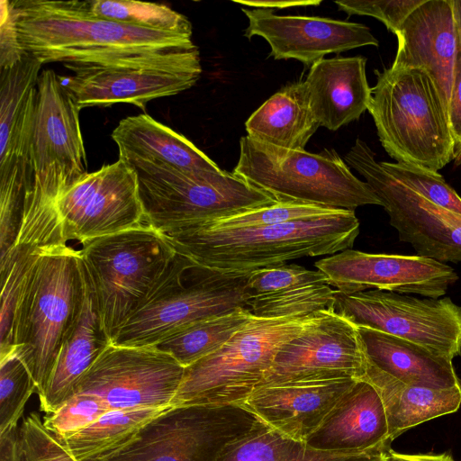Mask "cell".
<instances>
[{
    "mask_svg": "<svg viewBox=\"0 0 461 461\" xmlns=\"http://www.w3.org/2000/svg\"><path fill=\"white\" fill-rule=\"evenodd\" d=\"M85 289L80 250L67 243L42 247L20 286L12 348L31 373L38 395L43 393L63 339L79 313Z\"/></svg>",
    "mask_w": 461,
    "mask_h": 461,
    "instance_id": "3957f363",
    "label": "cell"
},
{
    "mask_svg": "<svg viewBox=\"0 0 461 461\" xmlns=\"http://www.w3.org/2000/svg\"><path fill=\"white\" fill-rule=\"evenodd\" d=\"M384 461H455L447 454H402L389 448Z\"/></svg>",
    "mask_w": 461,
    "mask_h": 461,
    "instance_id": "f6af8a7d",
    "label": "cell"
},
{
    "mask_svg": "<svg viewBox=\"0 0 461 461\" xmlns=\"http://www.w3.org/2000/svg\"><path fill=\"white\" fill-rule=\"evenodd\" d=\"M339 210L342 209L294 202H277L271 205L259 207L201 225L221 229L258 228L310 219L330 214Z\"/></svg>",
    "mask_w": 461,
    "mask_h": 461,
    "instance_id": "d590c367",
    "label": "cell"
},
{
    "mask_svg": "<svg viewBox=\"0 0 461 461\" xmlns=\"http://www.w3.org/2000/svg\"><path fill=\"white\" fill-rule=\"evenodd\" d=\"M334 309L358 328L413 342L452 360L461 354V306L449 297L419 298L381 290L346 294L336 290Z\"/></svg>",
    "mask_w": 461,
    "mask_h": 461,
    "instance_id": "5bb4252c",
    "label": "cell"
},
{
    "mask_svg": "<svg viewBox=\"0 0 461 461\" xmlns=\"http://www.w3.org/2000/svg\"><path fill=\"white\" fill-rule=\"evenodd\" d=\"M21 44L42 65H108L197 47L192 36L89 14L82 1H12Z\"/></svg>",
    "mask_w": 461,
    "mask_h": 461,
    "instance_id": "6da1fadb",
    "label": "cell"
},
{
    "mask_svg": "<svg viewBox=\"0 0 461 461\" xmlns=\"http://www.w3.org/2000/svg\"><path fill=\"white\" fill-rule=\"evenodd\" d=\"M112 410L99 396L77 393L54 412L47 414L43 424L59 440H62L98 420Z\"/></svg>",
    "mask_w": 461,
    "mask_h": 461,
    "instance_id": "74e56055",
    "label": "cell"
},
{
    "mask_svg": "<svg viewBox=\"0 0 461 461\" xmlns=\"http://www.w3.org/2000/svg\"><path fill=\"white\" fill-rule=\"evenodd\" d=\"M453 8L458 33V40L461 45V0H453Z\"/></svg>",
    "mask_w": 461,
    "mask_h": 461,
    "instance_id": "c3c4849f",
    "label": "cell"
},
{
    "mask_svg": "<svg viewBox=\"0 0 461 461\" xmlns=\"http://www.w3.org/2000/svg\"><path fill=\"white\" fill-rule=\"evenodd\" d=\"M315 267L346 294L374 289L440 298L458 279L450 266L429 258L352 249L318 260Z\"/></svg>",
    "mask_w": 461,
    "mask_h": 461,
    "instance_id": "d6986e66",
    "label": "cell"
},
{
    "mask_svg": "<svg viewBox=\"0 0 461 461\" xmlns=\"http://www.w3.org/2000/svg\"><path fill=\"white\" fill-rule=\"evenodd\" d=\"M239 4L259 9L289 8L307 5H319L321 1H235Z\"/></svg>",
    "mask_w": 461,
    "mask_h": 461,
    "instance_id": "7dc6e473",
    "label": "cell"
},
{
    "mask_svg": "<svg viewBox=\"0 0 461 461\" xmlns=\"http://www.w3.org/2000/svg\"><path fill=\"white\" fill-rule=\"evenodd\" d=\"M359 233L355 211L244 229L198 225L165 234L175 251L221 272H250L287 260L352 249Z\"/></svg>",
    "mask_w": 461,
    "mask_h": 461,
    "instance_id": "7a4b0ae2",
    "label": "cell"
},
{
    "mask_svg": "<svg viewBox=\"0 0 461 461\" xmlns=\"http://www.w3.org/2000/svg\"><path fill=\"white\" fill-rule=\"evenodd\" d=\"M19 434L23 461H77L36 412L23 420Z\"/></svg>",
    "mask_w": 461,
    "mask_h": 461,
    "instance_id": "ab89813d",
    "label": "cell"
},
{
    "mask_svg": "<svg viewBox=\"0 0 461 461\" xmlns=\"http://www.w3.org/2000/svg\"><path fill=\"white\" fill-rule=\"evenodd\" d=\"M248 136L278 148L304 150L320 127L312 111L304 81L288 84L247 120Z\"/></svg>",
    "mask_w": 461,
    "mask_h": 461,
    "instance_id": "f1b7e54d",
    "label": "cell"
},
{
    "mask_svg": "<svg viewBox=\"0 0 461 461\" xmlns=\"http://www.w3.org/2000/svg\"><path fill=\"white\" fill-rule=\"evenodd\" d=\"M146 223L167 234L278 201L232 172L132 168Z\"/></svg>",
    "mask_w": 461,
    "mask_h": 461,
    "instance_id": "ba28073f",
    "label": "cell"
},
{
    "mask_svg": "<svg viewBox=\"0 0 461 461\" xmlns=\"http://www.w3.org/2000/svg\"><path fill=\"white\" fill-rule=\"evenodd\" d=\"M424 0H340L339 10L348 15H367L381 21L386 28L398 32L403 22Z\"/></svg>",
    "mask_w": 461,
    "mask_h": 461,
    "instance_id": "60d3db41",
    "label": "cell"
},
{
    "mask_svg": "<svg viewBox=\"0 0 461 461\" xmlns=\"http://www.w3.org/2000/svg\"><path fill=\"white\" fill-rule=\"evenodd\" d=\"M171 406L110 410L87 427L59 441L77 461H94L123 447L148 422Z\"/></svg>",
    "mask_w": 461,
    "mask_h": 461,
    "instance_id": "f546056e",
    "label": "cell"
},
{
    "mask_svg": "<svg viewBox=\"0 0 461 461\" xmlns=\"http://www.w3.org/2000/svg\"><path fill=\"white\" fill-rule=\"evenodd\" d=\"M314 315H252L220 349L185 368L172 404L243 405L262 384L280 348Z\"/></svg>",
    "mask_w": 461,
    "mask_h": 461,
    "instance_id": "9c48e42d",
    "label": "cell"
},
{
    "mask_svg": "<svg viewBox=\"0 0 461 461\" xmlns=\"http://www.w3.org/2000/svg\"><path fill=\"white\" fill-rule=\"evenodd\" d=\"M360 379L370 383L381 397L391 441L412 427L456 412L461 405V386L433 389L407 384L367 360Z\"/></svg>",
    "mask_w": 461,
    "mask_h": 461,
    "instance_id": "83f0119b",
    "label": "cell"
},
{
    "mask_svg": "<svg viewBox=\"0 0 461 461\" xmlns=\"http://www.w3.org/2000/svg\"><path fill=\"white\" fill-rule=\"evenodd\" d=\"M447 117L453 140V160L456 165H461V45L459 40L453 85L447 105Z\"/></svg>",
    "mask_w": 461,
    "mask_h": 461,
    "instance_id": "7bdbcfd3",
    "label": "cell"
},
{
    "mask_svg": "<svg viewBox=\"0 0 461 461\" xmlns=\"http://www.w3.org/2000/svg\"><path fill=\"white\" fill-rule=\"evenodd\" d=\"M335 291L328 284L300 285L250 298L248 308L253 316L265 319L313 315L335 310Z\"/></svg>",
    "mask_w": 461,
    "mask_h": 461,
    "instance_id": "836d02e7",
    "label": "cell"
},
{
    "mask_svg": "<svg viewBox=\"0 0 461 461\" xmlns=\"http://www.w3.org/2000/svg\"><path fill=\"white\" fill-rule=\"evenodd\" d=\"M43 65L32 54L0 69V258L14 246L32 184L31 142Z\"/></svg>",
    "mask_w": 461,
    "mask_h": 461,
    "instance_id": "7c38bea8",
    "label": "cell"
},
{
    "mask_svg": "<svg viewBox=\"0 0 461 461\" xmlns=\"http://www.w3.org/2000/svg\"><path fill=\"white\" fill-rule=\"evenodd\" d=\"M251 316L249 308H239L195 322L155 347L171 355L185 368L220 349Z\"/></svg>",
    "mask_w": 461,
    "mask_h": 461,
    "instance_id": "4dcf8cb0",
    "label": "cell"
},
{
    "mask_svg": "<svg viewBox=\"0 0 461 461\" xmlns=\"http://www.w3.org/2000/svg\"><path fill=\"white\" fill-rule=\"evenodd\" d=\"M80 110L59 75L42 70L32 131V184L24 204L56 206L59 196L88 173Z\"/></svg>",
    "mask_w": 461,
    "mask_h": 461,
    "instance_id": "8fae6325",
    "label": "cell"
},
{
    "mask_svg": "<svg viewBox=\"0 0 461 461\" xmlns=\"http://www.w3.org/2000/svg\"><path fill=\"white\" fill-rule=\"evenodd\" d=\"M358 330L366 360L379 370L411 385L433 389L461 386L452 359L378 330Z\"/></svg>",
    "mask_w": 461,
    "mask_h": 461,
    "instance_id": "4316f807",
    "label": "cell"
},
{
    "mask_svg": "<svg viewBox=\"0 0 461 461\" xmlns=\"http://www.w3.org/2000/svg\"><path fill=\"white\" fill-rule=\"evenodd\" d=\"M356 380L262 384L243 405L273 429L304 443Z\"/></svg>",
    "mask_w": 461,
    "mask_h": 461,
    "instance_id": "7402d4cb",
    "label": "cell"
},
{
    "mask_svg": "<svg viewBox=\"0 0 461 461\" xmlns=\"http://www.w3.org/2000/svg\"><path fill=\"white\" fill-rule=\"evenodd\" d=\"M72 76H59L79 107L125 103L145 110L157 98L177 95L200 78L198 48L108 65L73 66Z\"/></svg>",
    "mask_w": 461,
    "mask_h": 461,
    "instance_id": "4fadbf2b",
    "label": "cell"
},
{
    "mask_svg": "<svg viewBox=\"0 0 461 461\" xmlns=\"http://www.w3.org/2000/svg\"><path fill=\"white\" fill-rule=\"evenodd\" d=\"M249 21L245 37L264 38L275 59H296L312 66L324 56L379 45L363 23L318 16L278 15L270 9L242 8Z\"/></svg>",
    "mask_w": 461,
    "mask_h": 461,
    "instance_id": "ffe728a7",
    "label": "cell"
},
{
    "mask_svg": "<svg viewBox=\"0 0 461 461\" xmlns=\"http://www.w3.org/2000/svg\"><path fill=\"white\" fill-rule=\"evenodd\" d=\"M366 366L358 328L335 310L323 311L280 348L260 385L360 379Z\"/></svg>",
    "mask_w": 461,
    "mask_h": 461,
    "instance_id": "ac0fdd59",
    "label": "cell"
},
{
    "mask_svg": "<svg viewBox=\"0 0 461 461\" xmlns=\"http://www.w3.org/2000/svg\"><path fill=\"white\" fill-rule=\"evenodd\" d=\"M391 176L429 201L461 214V197L438 172L417 166L380 162Z\"/></svg>",
    "mask_w": 461,
    "mask_h": 461,
    "instance_id": "8d00e7d4",
    "label": "cell"
},
{
    "mask_svg": "<svg viewBox=\"0 0 461 461\" xmlns=\"http://www.w3.org/2000/svg\"><path fill=\"white\" fill-rule=\"evenodd\" d=\"M232 173L278 202L350 211L367 204L382 206L368 184L355 176L334 149L314 154L278 148L247 135L240 140Z\"/></svg>",
    "mask_w": 461,
    "mask_h": 461,
    "instance_id": "8992f818",
    "label": "cell"
},
{
    "mask_svg": "<svg viewBox=\"0 0 461 461\" xmlns=\"http://www.w3.org/2000/svg\"><path fill=\"white\" fill-rule=\"evenodd\" d=\"M367 111L379 140L398 163L438 172L453 159L447 109L429 73L391 66L375 70Z\"/></svg>",
    "mask_w": 461,
    "mask_h": 461,
    "instance_id": "277c9868",
    "label": "cell"
},
{
    "mask_svg": "<svg viewBox=\"0 0 461 461\" xmlns=\"http://www.w3.org/2000/svg\"><path fill=\"white\" fill-rule=\"evenodd\" d=\"M38 392L14 348L0 356V433L16 427L31 395Z\"/></svg>",
    "mask_w": 461,
    "mask_h": 461,
    "instance_id": "e575fe53",
    "label": "cell"
},
{
    "mask_svg": "<svg viewBox=\"0 0 461 461\" xmlns=\"http://www.w3.org/2000/svg\"><path fill=\"white\" fill-rule=\"evenodd\" d=\"M388 450V449H387ZM358 454H342L330 452L319 461H384L386 451Z\"/></svg>",
    "mask_w": 461,
    "mask_h": 461,
    "instance_id": "bcb514c9",
    "label": "cell"
},
{
    "mask_svg": "<svg viewBox=\"0 0 461 461\" xmlns=\"http://www.w3.org/2000/svg\"><path fill=\"white\" fill-rule=\"evenodd\" d=\"M56 208L66 243L146 224L136 173L120 158L86 174L59 196Z\"/></svg>",
    "mask_w": 461,
    "mask_h": 461,
    "instance_id": "2e32d148",
    "label": "cell"
},
{
    "mask_svg": "<svg viewBox=\"0 0 461 461\" xmlns=\"http://www.w3.org/2000/svg\"><path fill=\"white\" fill-rule=\"evenodd\" d=\"M25 54L21 44L13 3L0 1V69L18 63Z\"/></svg>",
    "mask_w": 461,
    "mask_h": 461,
    "instance_id": "b9f144b4",
    "label": "cell"
},
{
    "mask_svg": "<svg viewBox=\"0 0 461 461\" xmlns=\"http://www.w3.org/2000/svg\"><path fill=\"white\" fill-rule=\"evenodd\" d=\"M362 56L322 59L311 67L304 84L320 126L337 131L367 110L371 90Z\"/></svg>",
    "mask_w": 461,
    "mask_h": 461,
    "instance_id": "cb8c5ba5",
    "label": "cell"
},
{
    "mask_svg": "<svg viewBox=\"0 0 461 461\" xmlns=\"http://www.w3.org/2000/svg\"><path fill=\"white\" fill-rule=\"evenodd\" d=\"M261 421L244 405H172L123 447L94 461H218Z\"/></svg>",
    "mask_w": 461,
    "mask_h": 461,
    "instance_id": "30bf717a",
    "label": "cell"
},
{
    "mask_svg": "<svg viewBox=\"0 0 461 461\" xmlns=\"http://www.w3.org/2000/svg\"><path fill=\"white\" fill-rule=\"evenodd\" d=\"M111 343L86 273L83 303L63 339L46 387L39 395L41 410L50 414L73 396L81 377Z\"/></svg>",
    "mask_w": 461,
    "mask_h": 461,
    "instance_id": "d4e9b609",
    "label": "cell"
},
{
    "mask_svg": "<svg viewBox=\"0 0 461 461\" xmlns=\"http://www.w3.org/2000/svg\"><path fill=\"white\" fill-rule=\"evenodd\" d=\"M91 15L153 31L192 36V24L184 14L156 3L131 0L82 1Z\"/></svg>",
    "mask_w": 461,
    "mask_h": 461,
    "instance_id": "1f68e13d",
    "label": "cell"
},
{
    "mask_svg": "<svg viewBox=\"0 0 461 461\" xmlns=\"http://www.w3.org/2000/svg\"><path fill=\"white\" fill-rule=\"evenodd\" d=\"M396 36L398 49L392 66L426 69L447 109L458 51L453 0H424Z\"/></svg>",
    "mask_w": 461,
    "mask_h": 461,
    "instance_id": "44dd1931",
    "label": "cell"
},
{
    "mask_svg": "<svg viewBox=\"0 0 461 461\" xmlns=\"http://www.w3.org/2000/svg\"><path fill=\"white\" fill-rule=\"evenodd\" d=\"M250 272H221L176 255L155 288L112 339L122 347H155L200 321L248 308Z\"/></svg>",
    "mask_w": 461,
    "mask_h": 461,
    "instance_id": "5b68a950",
    "label": "cell"
},
{
    "mask_svg": "<svg viewBox=\"0 0 461 461\" xmlns=\"http://www.w3.org/2000/svg\"><path fill=\"white\" fill-rule=\"evenodd\" d=\"M329 453L311 449L261 421L230 445L218 461H319Z\"/></svg>",
    "mask_w": 461,
    "mask_h": 461,
    "instance_id": "d6a6232c",
    "label": "cell"
},
{
    "mask_svg": "<svg viewBox=\"0 0 461 461\" xmlns=\"http://www.w3.org/2000/svg\"><path fill=\"white\" fill-rule=\"evenodd\" d=\"M391 442L380 395L357 379L304 443L317 451L358 454L385 451Z\"/></svg>",
    "mask_w": 461,
    "mask_h": 461,
    "instance_id": "603a6c76",
    "label": "cell"
},
{
    "mask_svg": "<svg viewBox=\"0 0 461 461\" xmlns=\"http://www.w3.org/2000/svg\"><path fill=\"white\" fill-rule=\"evenodd\" d=\"M328 284L323 273L296 264H280L254 270L248 280L249 298L300 285Z\"/></svg>",
    "mask_w": 461,
    "mask_h": 461,
    "instance_id": "f35d334b",
    "label": "cell"
},
{
    "mask_svg": "<svg viewBox=\"0 0 461 461\" xmlns=\"http://www.w3.org/2000/svg\"><path fill=\"white\" fill-rule=\"evenodd\" d=\"M185 367L156 347L110 344L79 380L77 393L99 396L112 410L172 402Z\"/></svg>",
    "mask_w": 461,
    "mask_h": 461,
    "instance_id": "e0dca14e",
    "label": "cell"
},
{
    "mask_svg": "<svg viewBox=\"0 0 461 461\" xmlns=\"http://www.w3.org/2000/svg\"><path fill=\"white\" fill-rule=\"evenodd\" d=\"M382 203L401 241L419 256L438 262L461 261V214L439 206L405 186L383 168L375 153L357 139L344 157Z\"/></svg>",
    "mask_w": 461,
    "mask_h": 461,
    "instance_id": "9a60e30c",
    "label": "cell"
},
{
    "mask_svg": "<svg viewBox=\"0 0 461 461\" xmlns=\"http://www.w3.org/2000/svg\"><path fill=\"white\" fill-rule=\"evenodd\" d=\"M104 329L111 340L165 274L176 251L149 224L89 240L80 250Z\"/></svg>",
    "mask_w": 461,
    "mask_h": 461,
    "instance_id": "52a82bcc",
    "label": "cell"
},
{
    "mask_svg": "<svg viewBox=\"0 0 461 461\" xmlns=\"http://www.w3.org/2000/svg\"><path fill=\"white\" fill-rule=\"evenodd\" d=\"M0 461H23L20 439L17 435L9 433L1 436Z\"/></svg>",
    "mask_w": 461,
    "mask_h": 461,
    "instance_id": "ee69618b",
    "label": "cell"
},
{
    "mask_svg": "<svg viewBox=\"0 0 461 461\" xmlns=\"http://www.w3.org/2000/svg\"><path fill=\"white\" fill-rule=\"evenodd\" d=\"M119 158L131 168L168 167L194 171H221L220 167L184 135L147 113L120 121L112 132Z\"/></svg>",
    "mask_w": 461,
    "mask_h": 461,
    "instance_id": "484cf974",
    "label": "cell"
}]
</instances>
